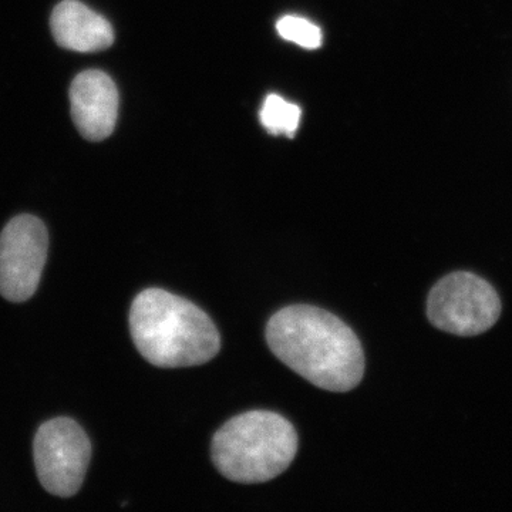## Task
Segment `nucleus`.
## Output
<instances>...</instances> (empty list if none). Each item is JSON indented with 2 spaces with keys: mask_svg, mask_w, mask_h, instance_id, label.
<instances>
[{
  "mask_svg": "<svg viewBox=\"0 0 512 512\" xmlns=\"http://www.w3.org/2000/svg\"><path fill=\"white\" fill-rule=\"evenodd\" d=\"M119 92L109 74L86 70L70 87L72 117L86 140L101 141L111 136L119 114Z\"/></svg>",
  "mask_w": 512,
  "mask_h": 512,
  "instance_id": "nucleus-7",
  "label": "nucleus"
},
{
  "mask_svg": "<svg viewBox=\"0 0 512 512\" xmlns=\"http://www.w3.org/2000/svg\"><path fill=\"white\" fill-rule=\"evenodd\" d=\"M49 235L33 215H19L0 234V295L20 303L39 288L47 259Z\"/></svg>",
  "mask_w": 512,
  "mask_h": 512,
  "instance_id": "nucleus-6",
  "label": "nucleus"
},
{
  "mask_svg": "<svg viewBox=\"0 0 512 512\" xmlns=\"http://www.w3.org/2000/svg\"><path fill=\"white\" fill-rule=\"evenodd\" d=\"M50 28L57 45L73 52H100L114 42L109 20L77 0H63L56 6Z\"/></svg>",
  "mask_w": 512,
  "mask_h": 512,
  "instance_id": "nucleus-8",
  "label": "nucleus"
},
{
  "mask_svg": "<svg viewBox=\"0 0 512 512\" xmlns=\"http://www.w3.org/2000/svg\"><path fill=\"white\" fill-rule=\"evenodd\" d=\"M302 111L278 94H269L261 110V123L269 134L293 137L301 123Z\"/></svg>",
  "mask_w": 512,
  "mask_h": 512,
  "instance_id": "nucleus-9",
  "label": "nucleus"
},
{
  "mask_svg": "<svg viewBox=\"0 0 512 512\" xmlns=\"http://www.w3.org/2000/svg\"><path fill=\"white\" fill-rule=\"evenodd\" d=\"M276 30L288 42L296 43L305 49H318L322 45V30L308 19L285 16L276 23Z\"/></svg>",
  "mask_w": 512,
  "mask_h": 512,
  "instance_id": "nucleus-10",
  "label": "nucleus"
},
{
  "mask_svg": "<svg viewBox=\"0 0 512 512\" xmlns=\"http://www.w3.org/2000/svg\"><path fill=\"white\" fill-rule=\"evenodd\" d=\"M500 315V296L494 286L470 272L444 276L427 299L431 325L457 336L481 335L493 328Z\"/></svg>",
  "mask_w": 512,
  "mask_h": 512,
  "instance_id": "nucleus-4",
  "label": "nucleus"
},
{
  "mask_svg": "<svg viewBox=\"0 0 512 512\" xmlns=\"http://www.w3.org/2000/svg\"><path fill=\"white\" fill-rule=\"evenodd\" d=\"M33 460L37 477L47 493L72 497L82 488L92 460V443L76 421L57 417L37 430Z\"/></svg>",
  "mask_w": 512,
  "mask_h": 512,
  "instance_id": "nucleus-5",
  "label": "nucleus"
},
{
  "mask_svg": "<svg viewBox=\"0 0 512 512\" xmlns=\"http://www.w3.org/2000/svg\"><path fill=\"white\" fill-rule=\"evenodd\" d=\"M128 322L138 352L163 369L204 365L221 349L220 333L210 316L164 289L138 293Z\"/></svg>",
  "mask_w": 512,
  "mask_h": 512,
  "instance_id": "nucleus-2",
  "label": "nucleus"
},
{
  "mask_svg": "<svg viewBox=\"0 0 512 512\" xmlns=\"http://www.w3.org/2000/svg\"><path fill=\"white\" fill-rule=\"evenodd\" d=\"M266 342L293 372L329 392L346 393L362 382L365 353L356 333L325 309L293 305L266 325Z\"/></svg>",
  "mask_w": 512,
  "mask_h": 512,
  "instance_id": "nucleus-1",
  "label": "nucleus"
},
{
  "mask_svg": "<svg viewBox=\"0 0 512 512\" xmlns=\"http://www.w3.org/2000/svg\"><path fill=\"white\" fill-rule=\"evenodd\" d=\"M298 453V434L281 414L254 410L227 421L212 439V460L222 476L261 484L288 470Z\"/></svg>",
  "mask_w": 512,
  "mask_h": 512,
  "instance_id": "nucleus-3",
  "label": "nucleus"
}]
</instances>
